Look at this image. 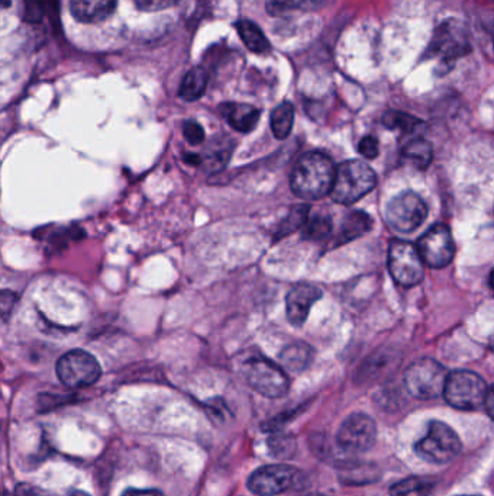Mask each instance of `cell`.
<instances>
[{
  "mask_svg": "<svg viewBox=\"0 0 494 496\" xmlns=\"http://www.w3.org/2000/svg\"><path fill=\"white\" fill-rule=\"evenodd\" d=\"M428 206L422 197L408 190L393 197L386 208V221L397 232L415 231L427 220Z\"/></svg>",
  "mask_w": 494,
  "mask_h": 496,
  "instance_id": "9",
  "label": "cell"
},
{
  "mask_svg": "<svg viewBox=\"0 0 494 496\" xmlns=\"http://www.w3.org/2000/svg\"><path fill=\"white\" fill-rule=\"evenodd\" d=\"M484 406H486L487 413L490 415L491 420H494V385L489 389V392H487L486 404H484Z\"/></svg>",
  "mask_w": 494,
  "mask_h": 496,
  "instance_id": "36",
  "label": "cell"
},
{
  "mask_svg": "<svg viewBox=\"0 0 494 496\" xmlns=\"http://www.w3.org/2000/svg\"><path fill=\"white\" fill-rule=\"evenodd\" d=\"M377 439V427L373 418L366 413H352L343 421L336 434V443L348 455H359L370 450Z\"/></svg>",
  "mask_w": 494,
  "mask_h": 496,
  "instance_id": "10",
  "label": "cell"
},
{
  "mask_svg": "<svg viewBox=\"0 0 494 496\" xmlns=\"http://www.w3.org/2000/svg\"><path fill=\"white\" fill-rule=\"evenodd\" d=\"M295 124V107L290 102H283L273 110L270 126L277 140H286L290 135Z\"/></svg>",
  "mask_w": 494,
  "mask_h": 496,
  "instance_id": "20",
  "label": "cell"
},
{
  "mask_svg": "<svg viewBox=\"0 0 494 496\" xmlns=\"http://www.w3.org/2000/svg\"><path fill=\"white\" fill-rule=\"evenodd\" d=\"M472 51V44L467 32L460 23L444 22L435 30L425 57H441L446 63H453L456 58L464 57Z\"/></svg>",
  "mask_w": 494,
  "mask_h": 496,
  "instance_id": "11",
  "label": "cell"
},
{
  "mask_svg": "<svg viewBox=\"0 0 494 496\" xmlns=\"http://www.w3.org/2000/svg\"><path fill=\"white\" fill-rule=\"evenodd\" d=\"M230 159V148L221 145V147L212 148L206 152V156H202V166L209 171V173H216L222 170L223 167L227 166Z\"/></svg>",
  "mask_w": 494,
  "mask_h": 496,
  "instance_id": "28",
  "label": "cell"
},
{
  "mask_svg": "<svg viewBox=\"0 0 494 496\" xmlns=\"http://www.w3.org/2000/svg\"><path fill=\"white\" fill-rule=\"evenodd\" d=\"M432 145L423 138H415V140L409 141L408 144L404 145L402 150V157L406 161L418 167V169H427L432 161Z\"/></svg>",
  "mask_w": 494,
  "mask_h": 496,
  "instance_id": "22",
  "label": "cell"
},
{
  "mask_svg": "<svg viewBox=\"0 0 494 496\" xmlns=\"http://www.w3.org/2000/svg\"><path fill=\"white\" fill-rule=\"evenodd\" d=\"M9 6V0H4V8H8Z\"/></svg>",
  "mask_w": 494,
  "mask_h": 496,
  "instance_id": "40",
  "label": "cell"
},
{
  "mask_svg": "<svg viewBox=\"0 0 494 496\" xmlns=\"http://www.w3.org/2000/svg\"><path fill=\"white\" fill-rule=\"evenodd\" d=\"M434 483L423 477H408L397 482L390 489L392 496H429Z\"/></svg>",
  "mask_w": 494,
  "mask_h": 496,
  "instance_id": "23",
  "label": "cell"
},
{
  "mask_svg": "<svg viewBox=\"0 0 494 496\" xmlns=\"http://www.w3.org/2000/svg\"><path fill=\"white\" fill-rule=\"evenodd\" d=\"M136 8L143 12H159L164 9L171 8L178 4L180 0H134Z\"/></svg>",
  "mask_w": 494,
  "mask_h": 496,
  "instance_id": "30",
  "label": "cell"
},
{
  "mask_svg": "<svg viewBox=\"0 0 494 496\" xmlns=\"http://www.w3.org/2000/svg\"><path fill=\"white\" fill-rule=\"evenodd\" d=\"M56 371L60 382L72 389L91 387L102 376V368L96 357L84 350H72L63 354L58 359Z\"/></svg>",
  "mask_w": 494,
  "mask_h": 496,
  "instance_id": "7",
  "label": "cell"
},
{
  "mask_svg": "<svg viewBox=\"0 0 494 496\" xmlns=\"http://www.w3.org/2000/svg\"><path fill=\"white\" fill-rule=\"evenodd\" d=\"M308 216H309V206L308 204L295 206L289 213V215L284 218L283 222L280 224L276 239H284L286 235L298 231L299 228L305 227L306 222H308Z\"/></svg>",
  "mask_w": 494,
  "mask_h": 496,
  "instance_id": "26",
  "label": "cell"
},
{
  "mask_svg": "<svg viewBox=\"0 0 494 496\" xmlns=\"http://www.w3.org/2000/svg\"><path fill=\"white\" fill-rule=\"evenodd\" d=\"M418 250L423 263H427L429 267L442 269L448 265L455 256V244L449 228L442 224L429 228L419 239Z\"/></svg>",
  "mask_w": 494,
  "mask_h": 496,
  "instance_id": "13",
  "label": "cell"
},
{
  "mask_svg": "<svg viewBox=\"0 0 494 496\" xmlns=\"http://www.w3.org/2000/svg\"><path fill=\"white\" fill-rule=\"evenodd\" d=\"M331 231H333V218L321 213V215H315L314 218L308 220L303 235L309 239H326Z\"/></svg>",
  "mask_w": 494,
  "mask_h": 496,
  "instance_id": "27",
  "label": "cell"
},
{
  "mask_svg": "<svg viewBox=\"0 0 494 496\" xmlns=\"http://www.w3.org/2000/svg\"><path fill=\"white\" fill-rule=\"evenodd\" d=\"M490 284L491 286H494V270H493V273H491Z\"/></svg>",
  "mask_w": 494,
  "mask_h": 496,
  "instance_id": "39",
  "label": "cell"
},
{
  "mask_svg": "<svg viewBox=\"0 0 494 496\" xmlns=\"http://www.w3.org/2000/svg\"><path fill=\"white\" fill-rule=\"evenodd\" d=\"M415 450L427 462L446 465L460 455L461 439L449 425L432 421L425 437L416 443Z\"/></svg>",
  "mask_w": 494,
  "mask_h": 496,
  "instance_id": "4",
  "label": "cell"
},
{
  "mask_svg": "<svg viewBox=\"0 0 494 496\" xmlns=\"http://www.w3.org/2000/svg\"><path fill=\"white\" fill-rule=\"evenodd\" d=\"M371 227H373V220L368 213H362V211L350 213L343 220L341 239H342V243H347L351 239H359L361 235L370 231Z\"/></svg>",
  "mask_w": 494,
  "mask_h": 496,
  "instance_id": "21",
  "label": "cell"
},
{
  "mask_svg": "<svg viewBox=\"0 0 494 496\" xmlns=\"http://www.w3.org/2000/svg\"><path fill=\"white\" fill-rule=\"evenodd\" d=\"M122 496H164L157 489H126Z\"/></svg>",
  "mask_w": 494,
  "mask_h": 496,
  "instance_id": "35",
  "label": "cell"
},
{
  "mask_svg": "<svg viewBox=\"0 0 494 496\" xmlns=\"http://www.w3.org/2000/svg\"><path fill=\"white\" fill-rule=\"evenodd\" d=\"M377 183V176L368 164L360 160H348L336 167L331 197L341 204H352L370 194Z\"/></svg>",
  "mask_w": 494,
  "mask_h": 496,
  "instance_id": "2",
  "label": "cell"
},
{
  "mask_svg": "<svg viewBox=\"0 0 494 496\" xmlns=\"http://www.w3.org/2000/svg\"><path fill=\"white\" fill-rule=\"evenodd\" d=\"M322 291L309 283H299L286 296V315L291 326H302L309 317L310 308L321 300Z\"/></svg>",
  "mask_w": 494,
  "mask_h": 496,
  "instance_id": "14",
  "label": "cell"
},
{
  "mask_svg": "<svg viewBox=\"0 0 494 496\" xmlns=\"http://www.w3.org/2000/svg\"><path fill=\"white\" fill-rule=\"evenodd\" d=\"M117 0H72L70 12L82 23H99L108 20L117 11Z\"/></svg>",
  "mask_w": 494,
  "mask_h": 496,
  "instance_id": "15",
  "label": "cell"
},
{
  "mask_svg": "<svg viewBox=\"0 0 494 496\" xmlns=\"http://www.w3.org/2000/svg\"><path fill=\"white\" fill-rule=\"evenodd\" d=\"M359 152L366 159H376L378 156V141L374 136H364L360 141Z\"/></svg>",
  "mask_w": 494,
  "mask_h": 496,
  "instance_id": "32",
  "label": "cell"
},
{
  "mask_svg": "<svg viewBox=\"0 0 494 496\" xmlns=\"http://www.w3.org/2000/svg\"><path fill=\"white\" fill-rule=\"evenodd\" d=\"M383 126L389 129H399L402 133H415L416 129L423 126L422 121L412 115L399 112V110H387L383 115Z\"/></svg>",
  "mask_w": 494,
  "mask_h": 496,
  "instance_id": "24",
  "label": "cell"
},
{
  "mask_svg": "<svg viewBox=\"0 0 494 496\" xmlns=\"http://www.w3.org/2000/svg\"><path fill=\"white\" fill-rule=\"evenodd\" d=\"M300 496H328V495H324V493H317V492H308V493H303V495H300Z\"/></svg>",
  "mask_w": 494,
  "mask_h": 496,
  "instance_id": "37",
  "label": "cell"
},
{
  "mask_svg": "<svg viewBox=\"0 0 494 496\" xmlns=\"http://www.w3.org/2000/svg\"><path fill=\"white\" fill-rule=\"evenodd\" d=\"M16 495L18 496H91L87 495L83 491H73L72 493L68 495H56V493L48 492V491H44V489L39 488V486H30V485H20L16 489Z\"/></svg>",
  "mask_w": 494,
  "mask_h": 496,
  "instance_id": "31",
  "label": "cell"
},
{
  "mask_svg": "<svg viewBox=\"0 0 494 496\" xmlns=\"http://www.w3.org/2000/svg\"><path fill=\"white\" fill-rule=\"evenodd\" d=\"M235 30H237L239 39L246 44L249 51L256 54H264L270 49V42H268L267 37L257 23L253 22V21H238L235 23Z\"/></svg>",
  "mask_w": 494,
  "mask_h": 496,
  "instance_id": "18",
  "label": "cell"
},
{
  "mask_svg": "<svg viewBox=\"0 0 494 496\" xmlns=\"http://www.w3.org/2000/svg\"><path fill=\"white\" fill-rule=\"evenodd\" d=\"M221 112L228 124L242 134L254 131L261 117L260 109L248 103H225L221 107Z\"/></svg>",
  "mask_w": 494,
  "mask_h": 496,
  "instance_id": "16",
  "label": "cell"
},
{
  "mask_svg": "<svg viewBox=\"0 0 494 496\" xmlns=\"http://www.w3.org/2000/svg\"><path fill=\"white\" fill-rule=\"evenodd\" d=\"M322 4L324 0H268L267 9L270 13L280 15L287 11H316Z\"/></svg>",
  "mask_w": 494,
  "mask_h": 496,
  "instance_id": "25",
  "label": "cell"
},
{
  "mask_svg": "<svg viewBox=\"0 0 494 496\" xmlns=\"http://www.w3.org/2000/svg\"><path fill=\"white\" fill-rule=\"evenodd\" d=\"M183 134H185L186 141L190 145H199L204 141V126H200L199 122L193 121V119L186 122L185 126H183Z\"/></svg>",
  "mask_w": 494,
  "mask_h": 496,
  "instance_id": "29",
  "label": "cell"
},
{
  "mask_svg": "<svg viewBox=\"0 0 494 496\" xmlns=\"http://www.w3.org/2000/svg\"><path fill=\"white\" fill-rule=\"evenodd\" d=\"M242 376L251 389L265 398H282L289 392L290 382L279 364L264 357H251L242 364Z\"/></svg>",
  "mask_w": 494,
  "mask_h": 496,
  "instance_id": "3",
  "label": "cell"
},
{
  "mask_svg": "<svg viewBox=\"0 0 494 496\" xmlns=\"http://www.w3.org/2000/svg\"><path fill=\"white\" fill-rule=\"evenodd\" d=\"M389 272L402 286H415L423 279V260L418 247L406 241H393L389 248Z\"/></svg>",
  "mask_w": 494,
  "mask_h": 496,
  "instance_id": "12",
  "label": "cell"
},
{
  "mask_svg": "<svg viewBox=\"0 0 494 496\" xmlns=\"http://www.w3.org/2000/svg\"><path fill=\"white\" fill-rule=\"evenodd\" d=\"M303 474L290 465H268L248 477V489L254 495L276 496L300 485Z\"/></svg>",
  "mask_w": 494,
  "mask_h": 496,
  "instance_id": "8",
  "label": "cell"
},
{
  "mask_svg": "<svg viewBox=\"0 0 494 496\" xmlns=\"http://www.w3.org/2000/svg\"><path fill=\"white\" fill-rule=\"evenodd\" d=\"M448 375L446 368L437 361L420 359L404 373V385L415 398L435 399L444 395Z\"/></svg>",
  "mask_w": 494,
  "mask_h": 496,
  "instance_id": "6",
  "label": "cell"
},
{
  "mask_svg": "<svg viewBox=\"0 0 494 496\" xmlns=\"http://www.w3.org/2000/svg\"><path fill=\"white\" fill-rule=\"evenodd\" d=\"M314 359V350L305 343H293L287 345L280 354V363L284 369L290 371H303L309 368L310 361Z\"/></svg>",
  "mask_w": 494,
  "mask_h": 496,
  "instance_id": "19",
  "label": "cell"
},
{
  "mask_svg": "<svg viewBox=\"0 0 494 496\" xmlns=\"http://www.w3.org/2000/svg\"><path fill=\"white\" fill-rule=\"evenodd\" d=\"M490 347L494 350V334L490 337Z\"/></svg>",
  "mask_w": 494,
  "mask_h": 496,
  "instance_id": "38",
  "label": "cell"
},
{
  "mask_svg": "<svg viewBox=\"0 0 494 496\" xmlns=\"http://www.w3.org/2000/svg\"><path fill=\"white\" fill-rule=\"evenodd\" d=\"M486 382L474 371L456 370L449 373L444 396L449 405L463 411H474L486 404Z\"/></svg>",
  "mask_w": 494,
  "mask_h": 496,
  "instance_id": "5",
  "label": "cell"
},
{
  "mask_svg": "<svg viewBox=\"0 0 494 496\" xmlns=\"http://www.w3.org/2000/svg\"><path fill=\"white\" fill-rule=\"evenodd\" d=\"M42 18V0H25V20L39 22Z\"/></svg>",
  "mask_w": 494,
  "mask_h": 496,
  "instance_id": "33",
  "label": "cell"
},
{
  "mask_svg": "<svg viewBox=\"0 0 494 496\" xmlns=\"http://www.w3.org/2000/svg\"><path fill=\"white\" fill-rule=\"evenodd\" d=\"M336 167L333 160L319 152H306L291 171L290 186L293 194L303 201L321 199L331 194L335 180Z\"/></svg>",
  "mask_w": 494,
  "mask_h": 496,
  "instance_id": "1",
  "label": "cell"
},
{
  "mask_svg": "<svg viewBox=\"0 0 494 496\" xmlns=\"http://www.w3.org/2000/svg\"><path fill=\"white\" fill-rule=\"evenodd\" d=\"M209 76L206 70L202 67H193L186 73L178 88V96L186 102H195L202 98L208 88Z\"/></svg>",
  "mask_w": 494,
  "mask_h": 496,
  "instance_id": "17",
  "label": "cell"
},
{
  "mask_svg": "<svg viewBox=\"0 0 494 496\" xmlns=\"http://www.w3.org/2000/svg\"><path fill=\"white\" fill-rule=\"evenodd\" d=\"M16 295L9 291H4L2 292V298H0V307H2V318L4 321L9 318L12 309L15 307Z\"/></svg>",
  "mask_w": 494,
  "mask_h": 496,
  "instance_id": "34",
  "label": "cell"
}]
</instances>
